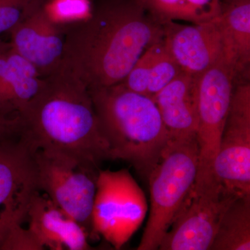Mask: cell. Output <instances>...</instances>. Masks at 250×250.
Masks as SVG:
<instances>
[{"label":"cell","mask_w":250,"mask_h":250,"mask_svg":"<svg viewBox=\"0 0 250 250\" xmlns=\"http://www.w3.org/2000/svg\"><path fill=\"white\" fill-rule=\"evenodd\" d=\"M60 24L62 65L89 90L121 83L143 53L164 36V24L135 0H105L86 17Z\"/></svg>","instance_id":"1"},{"label":"cell","mask_w":250,"mask_h":250,"mask_svg":"<svg viewBox=\"0 0 250 250\" xmlns=\"http://www.w3.org/2000/svg\"><path fill=\"white\" fill-rule=\"evenodd\" d=\"M17 116L19 137L36 150L98 169L111 159L89 90L62 65Z\"/></svg>","instance_id":"2"},{"label":"cell","mask_w":250,"mask_h":250,"mask_svg":"<svg viewBox=\"0 0 250 250\" xmlns=\"http://www.w3.org/2000/svg\"><path fill=\"white\" fill-rule=\"evenodd\" d=\"M89 91L111 159L147 179L170 141L155 102L121 83Z\"/></svg>","instance_id":"3"},{"label":"cell","mask_w":250,"mask_h":250,"mask_svg":"<svg viewBox=\"0 0 250 250\" xmlns=\"http://www.w3.org/2000/svg\"><path fill=\"white\" fill-rule=\"evenodd\" d=\"M198 170L196 139L169 141L147 177L150 211L138 250L159 249L191 193Z\"/></svg>","instance_id":"4"},{"label":"cell","mask_w":250,"mask_h":250,"mask_svg":"<svg viewBox=\"0 0 250 250\" xmlns=\"http://www.w3.org/2000/svg\"><path fill=\"white\" fill-rule=\"evenodd\" d=\"M146 195L127 169L99 170L92 211L94 238L121 249L147 215Z\"/></svg>","instance_id":"5"},{"label":"cell","mask_w":250,"mask_h":250,"mask_svg":"<svg viewBox=\"0 0 250 250\" xmlns=\"http://www.w3.org/2000/svg\"><path fill=\"white\" fill-rule=\"evenodd\" d=\"M238 197L220 184L214 173L197 175L191 193L159 249L210 250L224 213Z\"/></svg>","instance_id":"6"},{"label":"cell","mask_w":250,"mask_h":250,"mask_svg":"<svg viewBox=\"0 0 250 250\" xmlns=\"http://www.w3.org/2000/svg\"><path fill=\"white\" fill-rule=\"evenodd\" d=\"M38 188L94 238L92 211L100 169L65 156L35 150Z\"/></svg>","instance_id":"7"},{"label":"cell","mask_w":250,"mask_h":250,"mask_svg":"<svg viewBox=\"0 0 250 250\" xmlns=\"http://www.w3.org/2000/svg\"><path fill=\"white\" fill-rule=\"evenodd\" d=\"M35 149L21 137L0 141V250L22 227L38 188Z\"/></svg>","instance_id":"8"},{"label":"cell","mask_w":250,"mask_h":250,"mask_svg":"<svg viewBox=\"0 0 250 250\" xmlns=\"http://www.w3.org/2000/svg\"><path fill=\"white\" fill-rule=\"evenodd\" d=\"M237 75L235 69L225 59H222L199 77L197 175L213 173V162L231 106L233 84Z\"/></svg>","instance_id":"9"},{"label":"cell","mask_w":250,"mask_h":250,"mask_svg":"<svg viewBox=\"0 0 250 250\" xmlns=\"http://www.w3.org/2000/svg\"><path fill=\"white\" fill-rule=\"evenodd\" d=\"M215 178L236 195H250V85L234 88L213 162Z\"/></svg>","instance_id":"10"},{"label":"cell","mask_w":250,"mask_h":250,"mask_svg":"<svg viewBox=\"0 0 250 250\" xmlns=\"http://www.w3.org/2000/svg\"><path fill=\"white\" fill-rule=\"evenodd\" d=\"M166 48L183 72L200 77L222 59L225 44L220 16L197 24H164Z\"/></svg>","instance_id":"11"},{"label":"cell","mask_w":250,"mask_h":250,"mask_svg":"<svg viewBox=\"0 0 250 250\" xmlns=\"http://www.w3.org/2000/svg\"><path fill=\"white\" fill-rule=\"evenodd\" d=\"M47 6L9 31L11 47L35 67L41 78L60 67L64 48L62 24L52 19Z\"/></svg>","instance_id":"12"},{"label":"cell","mask_w":250,"mask_h":250,"mask_svg":"<svg viewBox=\"0 0 250 250\" xmlns=\"http://www.w3.org/2000/svg\"><path fill=\"white\" fill-rule=\"evenodd\" d=\"M28 230L41 247L52 250H87L89 235L84 228L55 205L45 194L36 192L31 199Z\"/></svg>","instance_id":"13"},{"label":"cell","mask_w":250,"mask_h":250,"mask_svg":"<svg viewBox=\"0 0 250 250\" xmlns=\"http://www.w3.org/2000/svg\"><path fill=\"white\" fill-rule=\"evenodd\" d=\"M198 79L182 72L152 98L170 141L196 139Z\"/></svg>","instance_id":"14"},{"label":"cell","mask_w":250,"mask_h":250,"mask_svg":"<svg viewBox=\"0 0 250 250\" xmlns=\"http://www.w3.org/2000/svg\"><path fill=\"white\" fill-rule=\"evenodd\" d=\"M41 83L35 67L8 42L0 50V115L17 116L35 96Z\"/></svg>","instance_id":"15"},{"label":"cell","mask_w":250,"mask_h":250,"mask_svg":"<svg viewBox=\"0 0 250 250\" xmlns=\"http://www.w3.org/2000/svg\"><path fill=\"white\" fill-rule=\"evenodd\" d=\"M182 72L166 48L163 38L143 53L121 83L153 98Z\"/></svg>","instance_id":"16"},{"label":"cell","mask_w":250,"mask_h":250,"mask_svg":"<svg viewBox=\"0 0 250 250\" xmlns=\"http://www.w3.org/2000/svg\"><path fill=\"white\" fill-rule=\"evenodd\" d=\"M225 44V60L237 75L250 62V0H225L220 15Z\"/></svg>","instance_id":"17"},{"label":"cell","mask_w":250,"mask_h":250,"mask_svg":"<svg viewBox=\"0 0 250 250\" xmlns=\"http://www.w3.org/2000/svg\"><path fill=\"white\" fill-rule=\"evenodd\" d=\"M161 24L184 21L197 24L221 14L220 0H135Z\"/></svg>","instance_id":"18"},{"label":"cell","mask_w":250,"mask_h":250,"mask_svg":"<svg viewBox=\"0 0 250 250\" xmlns=\"http://www.w3.org/2000/svg\"><path fill=\"white\" fill-rule=\"evenodd\" d=\"M250 250V195L237 197L224 213L210 250Z\"/></svg>","instance_id":"19"},{"label":"cell","mask_w":250,"mask_h":250,"mask_svg":"<svg viewBox=\"0 0 250 250\" xmlns=\"http://www.w3.org/2000/svg\"><path fill=\"white\" fill-rule=\"evenodd\" d=\"M49 2V0H0V34L11 30Z\"/></svg>","instance_id":"20"},{"label":"cell","mask_w":250,"mask_h":250,"mask_svg":"<svg viewBox=\"0 0 250 250\" xmlns=\"http://www.w3.org/2000/svg\"><path fill=\"white\" fill-rule=\"evenodd\" d=\"M47 9L54 21L65 23L86 17L91 7L88 0H54Z\"/></svg>","instance_id":"21"},{"label":"cell","mask_w":250,"mask_h":250,"mask_svg":"<svg viewBox=\"0 0 250 250\" xmlns=\"http://www.w3.org/2000/svg\"><path fill=\"white\" fill-rule=\"evenodd\" d=\"M19 130L18 116L9 117L0 115V141L18 137Z\"/></svg>","instance_id":"22"},{"label":"cell","mask_w":250,"mask_h":250,"mask_svg":"<svg viewBox=\"0 0 250 250\" xmlns=\"http://www.w3.org/2000/svg\"><path fill=\"white\" fill-rule=\"evenodd\" d=\"M7 44L8 42H4V41H3L1 39H0V50L4 48L5 46L7 45Z\"/></svg>","instance_id":"23"}]
</instances>
